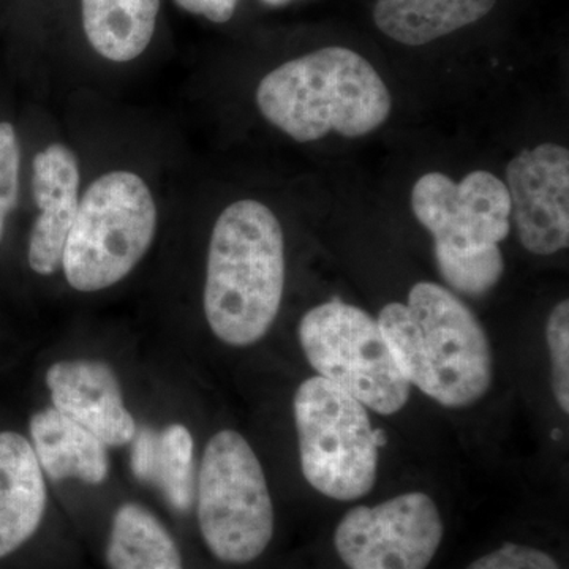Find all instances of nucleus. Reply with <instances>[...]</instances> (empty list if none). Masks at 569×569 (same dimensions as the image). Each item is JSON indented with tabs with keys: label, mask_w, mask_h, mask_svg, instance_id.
Masks as SVG:
<instances>
[{
	"label": "nucleus",
	"mask_w": 569,
	"mask_h": 569,
	"mask_svg": "<svg viewBox=\"0 0 569 569\" xmlns=\"http://www.w3.org/2000/svg\"><path fill=\"white\" fill-rule=\"evenodd\" d=\"M377 321L410 387L440 406H473L489 391V337L470 307L448 288L419 282L407 305L385 306Z\"/></svg>",
	"instance_id": "obj_1"
},
{
	"label": "nucleus",
	"mask_w": 569,
	"mask_h": 569,
	"mask_svg": "<svg viewBox=\"0 0 569 569\" xmlns=\"http://www.w3.org/2000/svg\"><path fill=\"white\" fill-rule=\"evenodd\" d=\"M498 0H377L373 22L406 47H425L488 17Z\"/></svg>",
	"instance_id": "obj_15"
},
{
	"label": "nucleus",
	"mask_w": 569,
	"mask_h": 569,
	"mask_svg": "<svg viewBox=\"0 0 569 569\" xmlns=\"http://www.w3.org/2000/svg\"><path fill=\"white\" fill-rule=\"evenodd\" d=\"M198 523L212 556L223 563L257 560L274 535V507L263 467L234 430L209 440L197 489Z\"/></svg>",
	"instance_id": "obj_5"
},
{
	"label": "nucleus",
	"mask_w": 569,
	"mask_h": 569,
	"mask_svg": "<svg viewBox=\"0 0 569 569\" xmlns=\"http://www.w3.org/2000/svg\"><path fill=\"white\" fill-rule=\"evenodd\" d=\"M32 192L39 217L29 238V266L40 276L62 268L67 236L80 206V167L69 146L52 142L33 159Z\"/></svg>",
	"instance_id": "obj_12"
},
{
	"label": "nucleus",
	"mask_w": 569,
	"mask_h": 569,
	"mask_svg": "<svg viewBox=\"0 0 569 569\" xmlns=\"http://www.w3.org/2000/svg\"><path fill=\"white\" fill-rule=\"evenodd\" d=\"M436 260L445 282L468 298L488 295L505 271L500 247L473 253H436Z\"/></svg>",
	"instance_id": "obj_19"
},
{
	"label": "nucleus",
	"mask_w": 569,
	"mask_h": 569,
	"mask_svg": "<svg viewBox=\"0 0 569 569\" xmlns=\"http://www.w3.org/2000/svg\"><path fill=\"white\" fill-rule=\"evenodd\" d=\"M266 121L298 142L337 132L359 138L391 114L388 86L372 63L346 47H326L269 71L257 89Z\"/></svg>",
	"instance_id": "obj_3"
},
{
	"label": "nucleus",
	"mask_w": 569,
	"mask_h": 569,
	"mask_svg": "<svg viewBox=\"0 0 569 569\" xmlns=\"http://www.w3.org/2000/svg\"><path fill=\"white\" fill-rule=\"evenodd\" d=\"M157 220L156 200L141 176L126 170L100 176L82 194L67 236V282L82 293L121 282L148 253Z\"/></svg>",
	"instance_id": "obj_4"
},
{
	"label": "nucleus",
	"mask_w": 569,
	"mask_h": 569,
	"mask_svg": "<svg viewBox=\"0 0 569 569\" xmlns=\"http://www.w3.org/2000/svg\"><path fill=\"white\" fill-rule=\"evenodd\" d=\"M505 186L520 244L542 257L568 249V149L553 142L523 149L508 163Z\"/></svg>",
	"instance_id": "obj_10"
},
{
	"label": "nucleus",
	"mask_w": 569,
	"mask_h": 569,
	"mask_svg": "<svg viewBox=\"0 0 569 569\" xmlns=\"http://www.w3.org/2000/svg\"><path fill=\"white\" fill-rule=\"evenodd\" d=\"M31 437L41 470L52 481L74 478L97 486L107 479V447L56 408L33 415Z\"/></svg>",
	"instance_id": "obj_14"
},
{
	"label": "nucleus",
	"mask_w": 569,
	"mask_h": 569,
	"mask_svg": "<svg viewBox=\"0 0 569 569\" xmlns=\"http://www.w3.org/2000/svg\"><path fill=\"white\" fill-rule=\"evenodd\" d=\"M467 569H560V567L549 553L542 550L507 542L488 556L475 560Z\"/></svg>",
	"instance_id": "obj_22"
},
{
	"label": "nucleus",
	"mask_w": 569,
	"mask_h": 569,
	"mask_svg": "<svg viewBox=\"0 0 569 569\" xmlns=\"http://www.w3.org/2000/svg\"><path fill=\"white\" fill-rule=\"evenodd\" d=\"M299 458L306 481L332 500L353 501L376 486L378 445L366 407L323 377L295 395Z\"/></svg>",
	"instance_id": "obj_6"
},
{
	"label": "nucleus",
	"mask_w": 569,
	"mask_h": 569,
	"mask_svg": "<svg viewBox=\"0 0 569 569\" xmlns=\"http://www.w3.org/2000/svg\"><path fill=\"white\" fill-rule=\"evenodd\" d=\"M47 387L52 408L84 427L104 447L132 443L137 422L110 366L91 359L56 362L48 369Z\"/></svg>",
	"instance_id": "obj_11"
},
{
	"label": "nucleus",
	"mask_w": 569,
	"mask_h": 569,
	"mask_svg": "<svg viewBox=\"0 0 569 569\" xmlns=\"http://www.w3.org/2000/svg\"><path fill=\"white\" fill-rule=\"evenodd\" d=\"M110 569H183L174 539L140 505L126 503L112 518L107 548Z\"/></svg>",
	"instance_id": "obj_18"
},
{
	"label": "nucleus",
	"mask_w": 569,
	"mask_h": 569,
	"mask_svg": "<svg viewBox=\"0 0 569 569\" xmlns=\"http://www.w3.org/2000/svg\"><path fill=\"white\" fill-rule=\"evenodd\" d=\"M174 3L187 13L223 24L234 17L239 0H174Z\"/></svg>",
	"instance_id": "obj_23"
},
{
	"label": "nucleus",
	"mask_w": 569,
	"mask_h": 569,
	"mask_svg": "<svg viewBox=\"0 0 569 569\" xmlns=\"http://www.w3.org/2000/svg\"><path fill=\"white\" fill-rule=\"evenodd\" d=\"M299 342L318 377L380 415H395L410 399V383L396 365L380 325L339 298L313 307L299 323Z\"/></svg>",
	"instance_id": "obj_7"
},
{
	"label": "nucleus",
	"mask_w": 569,
	"mask_h": 569,
	"mask_svg": "<svg viewBox=\"0 0 569 569\" xmlns=\"http://www.w3.org/2000/svg\"><path fill=\"white\" fill-rule=\"evenodd\" d=\"M553 396L565 415L569 411V302L553 307L546 325Z\"/></svg>",
	"instance_id": "obj_20"
},
{
	"label": "nucleus",
	"mask_w": 569,
	"mask_h": 569,
	"mask_svg": "<svg viewBox=\"0 0 569 569\" xmlns=\"http://www.w3.org/2000/svg\"><path fill=\"white\" fill-rule=\"evenodd\" d=\"M47 485L32 445L0 432V559L24 545L47 509Z\"/></svg>",
	"instance_id": "obj_13"
},
{
	"label": "nucleus",
	"mask_w": 569,
	"mask_h": 569,
	"mask_svg": "<svg viewBox=\"0 0 569 569\" xmlns=\"http://www.w3.org/2000/svg\"><path fill=\"white\" fill-rule=\"evenodd\" d=\"M159 13L160 0H81L86 39L111 62L134 61L148 50Z\"/></svg>",
	"instance_id": "obj_17"
},
{
	"label": "nucleus",
	"mask_w": 569,
	"mask_h": 569,
	"mask_svg": "<svg viewBox=\"0 0 569 569\" xmlns=\"http://www.w3.org/2000/svg\"><path fill=\"white\" fill-rule=\"evenodd\" d=\"M21 151L17 132L9 122H0V239L6 220L20 198Z\"/></svg>",
	"instance_id": "obj_21"
},
{
	"label": "nucleus",
	"mask_w": 569,
	"mask_h": 569,
	"mask_svg": "<svg viewBox=\"0 0 569 569\" xmlns=\"http://www.w3.org/2000/svg\"><path fill=\"white\" fill-rule=\"evenodd\" d=\"M443 533L436 501L408 492L350 509L337 526L335 546L348 569H427Z\"/></svg>",
	"instance_id": "obj_8"
},
{
	"label": "nucleus",
	"mask_w": 569,
	"mask_h": 569,
	"mask_svg": "<svg viewBox=\"0 0 569 569\" xmlns=\"http://www.w3.org/2000/svg\"><path fill=\"white\" fill-rule=\"evenodd\" d=\"M130 466L134 477L156 486L171 507L187 511L193 501V438L182 425L137 430Z\"/></svg>",
	"instance_id": "obj_16"
},
{
	"label": "nucleus",
	"mask_w": 569,
	"mask_h": 569,
	"mask_svg": "<svg viewBox=\"0 0 569 569\" xmlns=\"http://www.w3.org/2000/svg\"><path fill=\"white\" fill-rule=\"evenodd\" d=\"M263 2L271 7H283L290 3L291 0H263Z\"/></svg>",
	"instance_id": "obj_24"
},
{
	"label": "nucleus",
	"mask_w": 569,
	"mask_h": 569,
	"mask_svg": "<svg viewBox=\"0 0 569 569\" xmlns=\"http://www.w3.org/2000/svg\"><path fill=\"white\" fill-rule=\"evenodd\" d=\"M411 209L433 236L436 253H473L500 247L511 230L507 186L489 171H473L456 183L427 173L411 190Z\"/></svg>",
	"instance_id": "obj_9"
},
{
	"label": "nucleus",
	"mask_w": 569,
	"mask_h": 569,
	"mask_svg": "<svg viewBox=\"0 0 569 569\" xmlns=\"http://www.w3.org/2000/svg\"><path fill=\"white\" fill-rule=\"evenodd\" d=\"M284 288L282 224L268 206L239 200L213 224L203 307L217 339L231 347L260 342L274 325Z\"/></svg>",
	"instance_id": "obj_2"
}]
</instances>
